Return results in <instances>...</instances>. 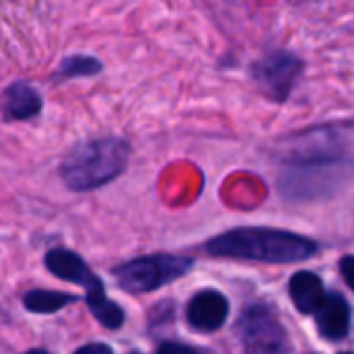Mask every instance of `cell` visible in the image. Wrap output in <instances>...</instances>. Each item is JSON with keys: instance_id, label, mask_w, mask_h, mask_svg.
I'll return each instance as SVG.
<instances>
[{"instance_id": "obj_7", "label": "cell", "mask_w": 354, "mask_h": 354, "mask_svg": "<svg viewBox=\"0 0 354 354\" xmlns=\"http://www.w3.org/2000/svg\"><path fill=\"white\" fill-rule=\"evenodd\" d=\"M44 265H46V269H48L53 275H57L59 279L77 283V286H82L86 292L104 288L102 281L94 275V271L86 265V261H84L80 254H75L73 250H67V248H53V250L46 252Z\"/></svg>"}, {"instance_id": "obj_18", "label": "cell", "mask_w": 354, "mask_h": 354, "mask_svg": "<svg viewBox=\"0 0 354 354\" xmlns=\"http://www.w3.org/2000/svg\"><path fill=\"white\" fill-rule=\"evenodd\" d=\"M26 354H48V352H44V350H30V352H26Z\"/></svg>"}, {"instance_id": "obj_2", "label": "cell", "mask_w": 354, "mask_h": 354, "mask_svg": "<svg viewBox=\"0 0 354 354\" xmlns=\"http://www.w3.org/2000/svg\"><path fill=\"white\" fill-rule=\"evenodd\" d=\"M205 250L211 257L288 265L315 257L319 246L315 240L286 230L236 227L211 238L205 244Z\"/></svg>"}, {"instance_id": "obj_16", "label": "cell", "mask_w": 354, "mask_h": 354, "mask_svg": "<svg viewBox=\"0 0 354 354\" xmlns=\"http://www.w3.org/2000/svg\"><path fill=\"white\" fill-rule=\"evenodd\" d=\"M339 271H342L346 283L354 290V257L352 254H348L339 261Z\"/></svg>"}, {"instance_id": "obj_15", "label": "cell", "mask_w": 354, "mask_h": 354, "mask_svg": "<svg viewBox=\"0 0 354 354\" xmlns=\"http://www.w3.org/2000/svg\"><path fill=\"white\" fill-rule=\"evenodd\" d=\"M156 354H201L198 350H194L192 346H186V344H180V342H165Z\"/></svg>"}, {"instance_id": "obj_9", "label": "cell", "mask_w": 354, "mask_h": 354, "mask_svg": "<svg viewBox=\"0 0 354 354\" xmlns=\"http://www.w3.org/2000/svg\"><path fill=\"white\" fill-rule=\"evenodd\" d=\"M42 94L28 82H13L3 92L5 121H30L42 113Z\"/></svg>"}, {"instance_id": "obj_8", "label": "cell", "mask_w": 354, "mask_h": 354, "mask_svg": "<svg viewBox=\"0 0 354 354\" xmlns=\"http://www.w3.org/2000/svg\"><path fill=\"white\" fill-rule=\"evenodd\" d=\"M230 313L227 298L217 290H203L194 294L188 304V321L192 327L201 331H215L219 329Z\"/></svg>"}, {"instance_id": "obj_12", "label": "cell", "mask_w": 354, "mask_h": 354, "mask_svg": "<svg viewBox=\"0 0 354 354\" xmlns=\"http://www.w3.org/2000/svg\"><path fill=\"white\" fill-rule=\"evenodd\" d=\"M104 65L96 57L90 55H71L63 59L55 71L57 82H69V80H80V77H94L102 73Z\"/></svg>"}, {"instance_id": "obj_19", "label": "cell", "mask_w": 354, "mask_h": 354, "mask_svg": "<svg viewBox=\"0 0 354 354\" xmlns=\"http://www.w3.org/2000/svg\"><path fill=\"white\" fill-rule=\"evenodd\" d=\"M127 354H142V352H136V350H133V352H127Z\"/></svg>"}, {"instance_id": "obj_17", "label": "cell", "mask_w": 354, "mask_h": 354, "mask_svg": "<svg viewBox=\"0 0 354 354\" xmlns=\"http://www.w3.org/2000/svg\"><path fill=\"white\" fill-rule=\"evenodd\" d=\"M75 354H113V350L106 346V344H100V342H92V344H86L82 346Z\"/></svg>"}, {"instance_id": "obj_11", "label": "cell", "mask_w": 354, "mask_h": 354, "mask_svg": "<svg viewBox=\"0 0 354 354\" xmlns=\"http://www.w3.org/2000/svg\"><path fill=\"white\" fill-rule=\"evenodd\" d=\"M290 298L296 304V308L304 315H310L317 310V306L321 304V300L325 298V288L323 281L319 279V275L310 273V271H298L292 275L290 279Z\"/></svg>"}, {"instance_id": "obj_1", "label": "cell", "mask_w": 354, "mask_h": 354, "mask_svg": "<svg viewBox=\"0 0 354 354\" xmlns=\"http://www.w3.org/2000/svg\"><path fill=\"white\" fill-rule=\"evenodd\" d=\"M339 136L331 129L296 138L286 154L288 167L277 190L288 201H321L342 192L354 180V160L337 148Z\"/></svg>"}, {"instance_id": "obj_13", "label": "cell", "mask_w": 354, "mask_h": 354, "mask_svg": "<svg viewBox=\"0 0 354 354\" xmlns=\"http://www.w3.org/2000/svg\"><path fill=\"white\" fill-rule=\"evenodd\" d=\"M88 300V306L92 310V315L109 329H117L123 325L125 321V315H123V308L119 304H115L113 300L106 298L104 290L102 292H94V294H88L86 296Z\"/></svg>"}, {"instance_id": "obj_4", "label": "cell", "mask_w": 354, "mask_h": 354, "mask_svg": "<svg viewBox=\"0 0 354 354\" xmlns=\"http://www.w3.org/2000/svg\"><path fill=\"white\" fill-rule=\"evenodd\" d=\"M192 269V259L177 254H148L119 265L113 273L117 283L131 294L158 290Z\"/></svg>"}, {"instance_id": "obj_20", "label": "cell", "mask_w": 354, "mask_h": 354, "mask_svg": "<svg viewBox=\"0 0 354 354\" xmlns=\"http://www.w3.org/2000/svg\"><path fill=\"white\" fill-rule=\"evenodd\" d=\"M339 354H352V352H339Z\"/></svg>"}, {"instance_id": "obj_6", "label": "cell", "mask_w": 354, "mask_h": 354, "mask_svg": "<svg viewBox=\"0 0 354 354\" xmlns=\"http://www.w3.org/2000/svg\"><path fill=\"white\" fill-rule=\"evenodd\" d=\"M240 335L246 354H290V339L275 313L265 304H252L240 319Z\"/></svg>"}, {"instance_id": "obj_5", "label": "cell", "mask_w": 354, "mask_h": 354, "mask_svg": "<svg viewBox=\"0 0 354 354\" xmlns=\"http://www.w3.org/2000/svg\"><path fill=\"white\" fill-rule=\"evenodd\" d=\"M302 71L304 63L288 50H271L250 65V77L257 88L279 104L292 96Z\"/></svg>"}, {"instance_id": "obj_3", "label": "cell", "mask_w": 354, "mask_h": 354, "mask_svg": "<svg viewBox=\"0 0 354 354\" xmlns=\"http://www.w3.org/2000/svg\"><path fill=\"white\" fill-rule=\"evenodd\" d=\"M131 148L119 136L94 138L73 146L59 165V177L71 192L98 190L125 171Z\"/></svg>"}, {"instance_id": "obj_14", "label": "cell", "mask_w": 354, "mask_h": 354, "mask_svg": "<svg viewBox=\"0 0 354 354\" xmlns=\"http://www.w3.org/2000/svg\"><path fill=\"white\" fill-rule=\"evenodd\" d=\"M75 296L63 294V292H53V290H32L26 294L24 304L32 313H57L65 304L73 302Z\"/></svg>"}, {"instance_id": "obj_10", "label": "cell", "mask_w": 354, "mask_h": 354, "mask_svg": "<svg viewBox=\"0 0 354 354\" xmlns=\"http://www.w3.org/2000/svg\"><path fill=\"white\" fill-rule=\"evenodd\" d=\"M315 323L319 327V333L327 339H342L348 333L350 327V304L344 296L329 292L317 306Z\"/></svg>"}]
</instances>
